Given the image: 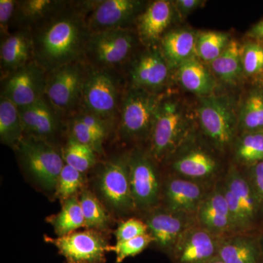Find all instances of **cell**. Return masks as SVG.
I'll list each match as a JSON object with an SVG mask.
<instances>
[{
	"label": "cell",
	"mask_w": 263,
	"mask_h": 263,
	"mask_svg": "<svg viewBox=\"0 0 263 263\" xmlns=\"http://www.w3.org/2000/svg\"><path fill=\"white\" fill-rule=\"evenodd\" d=\"M85 3L65 5L49 18L31 29L34 60L47 72L62 66L84 61L90 32Z\"/></svg>",
	"instance_id": "cell-1"
},
{
	"label": "cell",
	"mask_w": 263,
	"mask_h": 263,
	"mask_svg": "<svg viewBox=\"0 0 263 263\" xmlns=\"http://www.w3.org/2000/svg\"><path fill=\"white\" fill-rule=\"evenodd\" d=\"M193 123L184 105L177 99L164 97L151 134V152L161 161L174 155L186 142Z\"/></svg>",
	"instance_id": "cell-2"
},
{
	"label": "cell",
	"mask_w": 263,
	"mask_h": 263,
	"mask_svg": "<svg viewBox=\"0 0 263 263\" xmlns=\"http://www.w3.org/2000/svg\"><path fill=\"white\" fill-rule=\"evenodd\" d=\"M22 167L43 190H56L65 166L62 154L49 142L24 136L15 148Z\"/></svg>",
	"instance_id": "cell-3"
},
{
	"label": "cell",
	"mask_w": 263,
	"mask_h": 263,
	"mask_svg": "<svg viewBox=\"0 0 263 263\" xmlns=\"http://www.w3.org/2000/svg\"><path fill=\"white\" fill-rule=\"evenodd\" d=\"M163 98L146 89L131 87L121 107L119 128L123 137L134 141L150 138Z\"/></svg>",
	"instance_id": "cell-4"
},
{
	"label": "cell",
	"mask_w": 263,
	"mask_h": 263,
	"mask_svg": "<svg viewBox=\"0 0 263 263\" xmlns=\"http://www.w3.org/2000/svg\"><path fill=\"white\" fill-rule=\"evenodd\" d=\"M197 114L202 132L218 150L224 152L235 143L238 118L229 98L214 94L200 98Z\"/></svg>",
	"instance_id": "cell-5"
},
{
	"label": "cell",
	"mask_w": 263,
	"mask_h": 263,
	"mask_svg": "<svg viewBox=\"0 0 263 263\" xmlns=\"http://www.w3.org/2000/svg\"><path fill=\"white\" fill-rule=\"evenodd\" d=\"M136 34L129 28L91 33L84 53V62L91 68L115 70L133 53Z\"/></svg>",
	"instance_id": "cell-6"
},
{
	"label": "cell",
	"mask_w": 263,
	"mask_h": 263,
	"mask_svg": "<svg viewBox=\"0 0 263 263\" xmlns=\"http://www.w3.org/2000/svg\"><path fill=\"white\" fill-rule=\"evenodd\" d=\"M88 71L86 62L78 61L48 72L45 97L61 115L79 111Z\"/></svg>",
	"instance_id": "cell-7"
},
{
	"label": "cell",
	"mask_w": 263,
	"mask_h": 263,
	"mask_svg": "<svg viewBox=\"0 0 263 263\" xmlns=\"http://www.w3.org/2000/svg\"><path fill=\"white\" fill-rule=\"evenodd\" d=\"M114 70L91 68L83 88V110L112 124L119 111V80Z\"/></svg>",
	"instance_id": "cell-8"
},
{
	"label": "cell",
	"mask_w": 263,
	"mask_h": 263,
	"mask_svg": "<svg viewBox=\"0 0 263 263\" xmlns=\"http://www.w3.org/2000/svg\"><path fill=\"white\" fill-rule=\"evenodd\" d=\"M96 186L103 202L114 212L123 214L136 209L131 192L129 158L119 157L103 164Z\"/></svg>",
	"instance_id": "cell-9"
},
{
	"label": "cell",
	"mask_w": 263,
	"mask_h": 263,
	"mask_svg": "<svg viewBox=\"0 0 263 263\" xmlns=\"http://www.w3.org/2000/svg\"><path fill=\"white\" fill-rule=\"evenodd\" d=\"M44 240L56 247L66 263H105L107 252L113 249L95 230L76 231L57 238L45 235Z\"/></svg>",
	"instance_id": "cell-10"
},
{
	"label": "cell",
	"mask_w": 263,
	"mask_h": 263,
	"mask_svg": "<svg viewBox=\"0 0 263 263\" xmlns=\"http://www.w3.org/2000/svg\"><path fill=\"white\" fill-rule=\"evenodd\" d=\"M48 72L35 60L2 79L1 97L18 108L32 105L45 97Z\"/></svg>",
	"instance_id": "cell-11"
},
{
	"label": "cell",
	"mask_w": 263,
	"mask_h": 263,
	"mask_svg": "<svg viewBox=\"0 0 263 263\" xmlns=\"http://www.w3.org/2000/svg\"><path fill=\"white\" fill-rule=\"evenodd\" d=\"M143 2L137 0L86 2V24L91 33L128 28L143 11Z\"/></svg>",
	"instance_id": "cell-12"
},
{
	"label": "cell",
	"mask_w": 263,
	"mask_h": 263,
	"mask_svg": "<svg viewBox=\"0 0 263 263\" xmlns=\"http://www.w3.org/2000/svg\"><path fill=\"white\" fill-rule=\"evenodd\" d=\"M129 180L135 205L148 210L157 205L160 197V183L153 161L136 152L129 158Z\"/></svg>",
	"instance_id": "cell-13"
},
{
	"label": "cell",
	"mask_w": 263,
	"mask_h": 263,
	"mask_svg": "<svg viewBox=\"0 0 263 263\" xmlns=\"http://www.w3.org/2000/svg\"><path fill=\"white\" fill-rule=\"evenodd\" d=\"M198 224L189 228L171 251L175 263H205L217 256L219 240Z\"/></svg>",
	"instance_id": "cell-14"
},
{
	"label": "cell",
	"mask_w": 263,
	"mask_h": 263,
	"mask_svg": "<svg viewBox=\"0 0 263 263\" xmlns=\"http://www.w3.org/2000/svg\"><path fill=\"white\" fill-rule=\"evenodd\" d=\"M171 67L160 48H148L135 60L129 70L132 87L157 93L169 80Z\"/></svg>",
	"instance_id": "cell-15"
},
{
	"label": "cell",
	"mask_w": 263,
	"mask_h": 263,
	"mask_svg": "<svg viewBox=\"0 0 263 263\" xmlns=\"http://www.w3.org/2000/svg\"><path fill=\"white\" fill-rule=\"evenodd\" d=\"M18 109L24 136L33 137L51 143L61 129L62 115L46 97L32 105Z\"/></svg>",
	"instance_id": "cell-16"
},
{
	"label": "cell",
	"mask_w": 263,
	"mask_h": 263,
	"mask_svg": "<svg viewBox=\"0 0 263 263\" xmlns=\"http://www.w3.org/2000/svg\"><path fill=\"white\" fill-rule=\"evenodd\" d=\"M195 216L199 226L218 238L235 234L222 185L208 193Z\"/></svg>",
	"instance_id": "cell-17"
},
{
	"label": "cell",
	"mask_w": 263,
	"mask_h": 263,
	"mask_svg": "<svg viewBox=\"0 0 263 263\" xmlns=\"http://www.w3.org/2000/svg\"><path fill=\"white\" fill-rule=\"evenodd\" d=\"M148 232L160 248L171 252L181 235L194 224L193 215L169 210L154 212L146 221Z\"/></svg>",
	"instance_id": "cell-18"
},
{
	"label": "cell",
	"mask_w": 263,
	"mask_h": 263,
	"mask_svg": "<svg viewBox=\"0 0 263 263\" xmlns=\"http://www.w3.org/2000/svg\"><path fill=\"white\" fill-rule=\"evenodd\" d=\"M174 4L167 0L153 2L137 18L138 36L148 48L160 42L171 25L174 13Z\"/></svg>",
	"instance_id": "cell-19"
},
{
	"label": "cell",
	"mask_w": 263,
	"mask_h": 263,
	"mask_svg": "<svg viewBox=\"0 0 263 263\" xmlns=\"http://www.w3.org/2000/svg\"><path fill=\"white\" fill-rule=\"evenodd\" d=\"M207 195L201 182L182 177L171 178L164 186V202L167 210L173 212L196 214Z\"/></svg>",
	"instance_id": "cell-20"
},
{
	"label": "cell",
	"mask_w": 263,
	"mask_h": 263,
	"mask_svg": "<svg viewBox=\"0 0 263 263\" xmlns=\"http://www.w3.org/2000/svg\"><path fill=\"white\" fill-rule=\"evenodd\" d=\"M34 60L32 34L28 29H16L2 38L0 47L1 79Z\"/></svg>",
	"instance_id": "cell-21"
},
{
	"label": "cell",
	"mask_w": 263,
	"mask_h": 263,
	"mask_svg": "<svg viewBox=\"0 0 263 263\" xmlns=\"http://www.w3.org/2000/svg\"><path fill=\"white\" fill-rule=\"evenodd\" d=\"M217 256L224 263H263V252L258 240L243 233L221 238Z\"/></svg>",
	"instance_id": "cell-22"
},
{
	"label": "cell",
	"mask_w": 263,
	"mask_h": 263,
	"mask_svg": "<svg viewBox=\"0 0 263 263\" xmlns=\"http://www.w3.org/2000/svg\"><path fill=\"white\" fill-rule=\"evenodd\" d=\"M172 167L180 177L200 182L214 176L219 165L212 154L195 148L186 151L176 157Z\"/></svg>",
	"instance_id": "cell-23"
},
{
	"label": "cell",
	"mask_w": 263,
	"mask_h": 263,
	"mask_svg": "<svg viewBox=\"0 0 263 263\" xmlns=\"http://www.w3.org/2000/svg\"><path fill=\"white\" fill-rule=\"evenodd\" d=\"M197 37L196 33L187 29H176L164 34L160 51L171 69H178L196 57Z\"/></svg>",
	"instance_id": "cell-24"
},
{
	"label": "cell",
	"mask_w": 263,
	"mask_h": 263,
	"mask_svg": "<svg viewBox=\"0 0 263 263\" xmlns=\"http://www.w3.org/2000/svg\"><path fill=\"white\" fill-rule=\"evenodd\" d=\"M224 184L234 195L247 218L251 229H253L257 224L260 210L248 178L247 176H243L236 166L231 165L228 170Z\"/></svg>",
	"instance_id": "cell-25"
},
{
	"label": "cell",
	"mask_w": 263,
	"mask_h": 263,
	"mask_svg": "<svg viewBox=\"0 0 263 263\" xmlns=\"http://www.w3.org/2000/svg\"><path fill=\"white\" fill-rule=\"evenodd\" d=\"M66 2L54 0L18 1L13 26L17 29H31L37 27L61 8Z\"/></svg>",
	"instance_id": "cell-26"
},
{
	"label": "cell",
	"mask_w": 263,
	"mask_h": 263,
	"mask_svg": "<svg viewBox=\"0 0 263 263\" xmlns=\"http://www.w3.org/2000/svg\"><path fill=\"white\" fill-rule=\"evenodd\" d=\"M177 78L185 89L200 98L214 94L216 82L212 74L196 57L177 69Z\"/></svg>",
	"instance_id": "cell-27"
},
{
	"label": "cell",
	"mask_w": 263,
	"mask_h": 263,
	"mask_svg": "<svg viewBox=\"0 0 263 263\" xmlns=\"http://www.w3.org/2000/svg\"><path fill=\"white\" fill-rule=\"evenodd\" d=\"M241 52L240 43L231 40L220 56L210 63L213 72L224 83L236 84L243 73Z\"/></svg>",
	"instance_id": "cell-28"
},
{
	"label": "cell",
	"mask_w": 263,
	"mask_h": 263,
	"mask_svg": "<svg viewBox=\"0 0 263 263\" xmlns=\"http://www.w3.org/2000/svg\"><path fill=\"white\" fill-rule=\"evenodd\" d=\"M24 136L19 109L8 99L0 98V141L15 148Z\"/></svg>",
	"instance_id": "cell-29"
},
{
	"label": "cell",
	"mask_w": 263,
	"mask_h": 263,
	"mask_svg": "<svg viewBox=\"0 0 263 263\" xmlns=\"http://www.w3.org/2000/svg\"><path fill=\"white\" fill-rule=\"evenodd\" d=\"M47 221L54 230L57 237L70 234L84 228V218L79 202L75 196L63 202L60 212L49 216Z\"/></svg>",
	"instance_id": "cell-30"
},
{
	"label": "cell",
	"mask_w": 263,
	"mask_h": 263,
	"mask_svg": "<svg viewBox=\"0 0 263 263\" xmlns=\"http://www.w3.org/2000/svg\"><path fill=\"white\" fill-rule=\"evenodd\" d=\"M238 130L242 133L263 131V89L251 90L238 115Z\"/></svg>",
	"instance_id": "cell-31"
},
{
	"label": "cell",
	"mask_w": 263,
	"mask_h": 263,
	"mask_svg": "<svg viewBox=\"0 0 263 263\" xmlns=\"http://www.w3.org/2000/svg\"><path fill=\"white\" fill-rule=\"evenodd\" d=\"M79 202L84 218V228L89 230L106 229L110 223L108 212L94 194L83 190Z\"/></svg>",
	"instance_id": "cell-32"
},
{
	"label": "cell",
	"mask_w": 263,
	"mask_h": 263,
	"mask_svg": "<svg viewBox=\"0 0 263 263\" xmlns=\"http://www.w3.org/2000/svg\"><path fill=\"white\" fill-rule=\"evenodd\" d=\"M235 157L239 163L249 166L263 161V131L242 133L235 142Z\"/></svg>",
	"instance_id": "cell-33"
},
{
	"label": "cell",
	"mask_w": 263,
	"mask_h": 263,
	"mask_svg": "<svg viewBox=\"0 0 263 263\" xmlns=\"http://www.w3.org/2000/svg\"><path fill=\"white\" fill-rule=\"evenodd\" d=\"M230 41L227 33L215 31L200 33L197 37V57L202 61L212 63L224 52Z\"/></svg>",
	"instance_id": "cell-34"
},
{
	"label": "cell",
	"mask_w": 263,
	"mask_h": 263,
	"mask_svg": "<svg viewBox=\"0 0 263 263\" xmlns=\"http://www.w3.org/2000/svg\"><path fill=\"white\" fill-rule=\"evenodd\" d=\"M66 164L84 174L96 162V152L91 147L69 138L62 152Z\"/></svg>",
	"instance_id": "cell-35"
},
{
	"label": "cell",
	"mask_w": 263,
	"mask_h": 263,
	"mask_svg": "<svg viewBox=\"0 0 263 263\" xmlns=\"http://www.w3.org/2000/svg\"><path fill=\"white\" fill-rule=\"evenodd\" d=\"M71 138L79 143L91 147L97 154L103 152V143L108 133L90 127L79 120L76 116H72L70 124Z\"/></svg>",
	"instance_id": "cell-36"
},
{
	"label": "cell",
	"mask_w": 263,
	"mask_h": 263,
	"mask_svg": "<svg viewBox=\"0 0 263 263\" xmlns=\"http://www.w3.org/2000/svg\"><path fill=\"white\" fill-rule=\"evenodd\" d=\"M83 174L80 171L65 164L57 182L55 190L56 196L62 202L75 196V194L84 183Z\"/></svg>",
	"instance_id": "cell-37"
},
{
	"label": "cell",
	"mask_w": 263,
	"mask_h": 263,
	"mask_svg": "<svg viewBox=\"0 0 263 263\" xmlns=\"http://www.w3.org/2000/svg\"><path fill=\"white\" fill-rule=\"evenodd\" d=\"M242 66L243 73L253 76L263 71V45L260 43L248 42L242 46Z\"/></svg>",
	"instance_id": "cell-38"
},
{
	"label": "cell",
	"mask_w": 263,
	"mask_h": 263,
	"mask_svg": "<svg viewBox=\"0 0 263 263\" xmlns=\"http://www.w3.org/2000/svg\"><path fill=\"white\" fill-rule=\"evenodd\" d=\"M152 242H155V240L149 233L125 241L117 242L112 249L117 256V263L122 262L127 257H135L141 253Z\"/></svg>",
	"instance_id": "cell-39"
},
{
	"label": "cell",
	"mask_w": 263,
	"mask_h": 263,
	"mask_svg": "<svg viewBox=\"0 0 263 263\" xmlns=\"http://www.w3.org/2000/svg\"><path fill=\"white\" fill-rule=\"evenodd\" d=\"M148 233V228L146 222L136 218H131L119 224L116 230L115 236L117 242H122Z\"/></svg>",
	"instance_id": "cell-40"
},
{
	"label": "cell",
	"mask_w": 263,
	"mask_h": 263,
	"mask_svg": "<svg viewBox=\"0 0 263 263\" xmlns=\"http://www.w3.org/2000/svg\"><path fill=\"white\" fill-rule=\"evenodd\" d=\"M247 176L258 202L260 214H263V161L248 166Z\"/></svg>",
	"instance_id": "cell-41"
},
{
	"label": "cell",
	"mask_w": 263,
	"mask_h": 263,
	"mask_svg": "<svg viewBox=\"0 0 263 263\" xmlns=\"http://www.w3.org/2000/svg\"><path fill=\"white\" fill-rule=\"evenodd\" d=\"M18 1L1 0L0 1V29L2 38L10 34V28L13 25Z\"/></svg>",
	"instance_id": "cell-42"
},
{
	"label": "cell",
	"mask_w": 263,
	"mask_h": 263,
	"mask_svg": "<svg viewBox=\"0 0 263 263\" xmlns=\"http://www.w3.org/2000/svg\"><path fill=\"white\" fill-rule=\"evenodd\" d=\"M204 3L202 0H177L175 2L174 8L181 16H186L200 8Z\"/></svg>",
	"instance_id": "cell-43"
},
{
	"label": "cell",
	"mask_w": 263,
	"mask_h": 263,
	"mask_svg": "<svg viewBox=\"0 0 263 263\" xmlns=\"http://www.w3.org/2000/svg\"><path fill=\"white\" fill-rule=\"evenodd\" d=\"M249 35L258 41L260 43H263V20L260 21L252 27L249 32Z\"/></svg>",
	"instance_id": "cell-44"
},
{
	"label": "cell",
	"mask_w": 263,
	"mask_h": 263,
	"mask_svg": "<svg viewBox=\"0 0 263 263\" xmlns=\"http://www.w3.org/2000/svg\"><path fill=\"white\" fill-rule=\"evenodd\" d=\"M205 263H224L223 262L222 260L220 258H219L218 256H216V257H214V258L211 259V260H209V262H205Z\"/></svg>",
	"instance_id": "cell-45"
}]
</instances>
